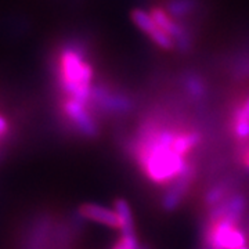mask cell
<instances>
[{"label":"cell","instance_id":"1","mask_svg":"<svg viewBox=\"0 0 249 249\" xmlns=\"http://www.w3.org/2000/svg\"><path fill=\"white\" fill-rule=\"evenodd\" d=\"M93 65L88 61L86 46L80 42H67L57 53L55 80L64 97H71L89 106Z\"/></svg>","mask_w":249,"mask_h":249},{"label":"cell","instance_id":"2","mask_svg":"<svg viewBox=\"0 0 249 249\" xmlns=\"http://www.w3.org/2000/svg\"><path fill=\"white\" fill-rule=\"evenodd\" d=\"M89 107L94 114L122 116L133 111L134 100L130 94L112 89L106 83H93L90 91Z\"/></svg>","mask_w":249,"mask_h":249},{"label":"cell","instance_id":"3","mask_svg":"<svg viewBox=\"0 0 249 249\" xmlns=\"http://www.w3.org/2000/svg\"><path fill=\"white\" fill-rule=\"evenodd\" d=\"M240 223L227 219L206 220L202 229V245L209 249H238L247 245V235Z\"/></svg>","mask_w":249,"mask_h":249},{"label":"cell","instance_id":"4","mask_svg":"<svg viewBox=\"0 0 249 249\" xmlns=\"http://www.w3.org/2000/svg\"><path fill=\"white\" fill-rule=\"evenodd\" d=\"M62 116L67 119V124L75 133H78L85 139H96L100 134L96 114L90 109L89 106L80 103L71 97H64L61 100Z\"/></svg>","mask_w":249,"mask_h":249},{"label":"cell","instance_id":"5","mask_svg":"<svg viewBox=\"0 0 249 249\" xmlns=\"http://www.w3.org/2000/svg\"><path fill=\"white\" fill-rule=\"evenodd\" d=\"M150 14L155 19V22L175 40L176 49L180 53L186 54L193 49L194 36L184 21H178L173 18L163 7H158V6L152 7L150 10Z\"/></svg>","mask_w":249,"mask_h":249},{"label":"cell","instance_id":"6","mask_svg":"<svg viewBox=\"0 0 249 249\" xmlns=\"http://www.w3.org/2000/svg\"><path fill=\"white\" fill-rule=\"evenodd\" d=\"M196 165L190 162L184 172L175 181H172L169 186H166V191L160 198V206L165 212H175L181 205L190 191V187L193 186L196 180Z\"/></svg>","mask_w":249,"mask_h":249},{"label":"cell","instance_id":"7","mask_svg":"<svg viewBox=\"0 0 249 249\" xmlns=\"http://www.w3.org/2000/svg\"><path fill=\"white\" fill-rule=\"evenodd\" d=\"M130 17H132L134 25L148 36L158 47L163 49V50H168V52L176 49L175 40L155 22V19L152 18L150 13H147L142 9H134L130 13Z\"/></svg>","mask_w":249,"mask_h":249},{"label":"cell","instance_id":"8","mask_svg":"<svg viewBox=\"0 0 249 249\" xmlns=\"http://www.w3.org/2000/svg\"><path fill=\"white\" fill-rule=\"evenodd\" d=\"M78 213L82 216V219L91 220L94 223L104 224L109 229H122V220L116 211H111L108 208H104L97 204H83L78 209Z\"/></svg>","mask_w":249,"mask_h":249},{"label":"cell","instance_id":"9","mask_svg":"<svg viewBox=\"0 0 249 249\" xmlns=\"http://www.w3.org/2000/svg\"><path fill=\"white\" fill-rule=\"evenodd\" d=\"M181 86L187 96L196 103H201L208 97V85L198 72H184L181 76Z\"/></svg>","mask_w":249,"mask_h":249},{"label":"cell","instance_id":"10","mask_svg":"<svg viewBox=\"0 0 249 249\" xmlns=\"http://www.w3.org/2000/svg\"><path fill=\"white\" fill-rule=\"evenodd\" d=\"M199 7V0H166L165 7L173 18L178 21H184L193 16Z\"/></svg>","mask_w":249,"mask_h":249},{"label":"cell","instance_id":"11","mask_svg":"<svg viewBox=\"0 0 249 249\" xmlns=\"http://www.w3.org/2000/svg\"><path fill=\"white\" fill-rule=\"evenodd\" d=\"M230 126H231L232 137L235 140L241 142L249 140V118L237 106L232 109Z\"/></svg>","mask_w":249,"mask_h":249},{"label":"cell","instance_id":"12","mask_svg":"<svg viewBox=\"0 0 249 249\" xmlns=\"http://www.w3.org/2000/svg\"><path fill=\"white\" fill-rule=\"evenodd\" d=\"M231 194V184L230 183H217L212 186L204 196V205L206 209H211L217 204H220L223 199Z\"/></svg>","mask_w":249,"mask_h":249},{"label":"cell","instance_id":"13","mask_svg":"<svg viewBox=\"0 0 249 249\" xmlns=\"http://www.w3.org/2000/svg\"><path fill=\"white\" fill-rule=\"evenodd\" d=\"M230 71L234 79H249V50H240L232 57Z\"/></svg>","mask_w":249,"mask_h":249},{"label":"cell","instance_id":"14","mask_svg":"<svg viewBox=\"0 0 249 249\" xmlns=\"http://www.w3.org/2000/svg\"><path fill=\"white\" fill-rule=\"evenodd\" d=\"M115 205L116 213L119 214L121 220H122V232H133L134 231V220H133V213H132V209L129 204L122 199V198H118L114 201Z\"/></svg>","mask_w":249,"mask_h":249},{"label":"cell","instance_id":"15","mask_svg":"<svg viewBox=\"0 0 249 249\" xmlns=\"http://www.w3.org/2000/svg\"><path fill=\"white\" fill-rule=\"evenodd\" d=\"M10 133V124L4 116L0 114V139L7 137Z\"/></svg>","mask_w":249,"mask_h":249},{"label":"cell","instance_id":"16","mask_svg":"<svg viewBox=\"0 0 249 249\" xmlns=\"http://www.w3.org/2000/svg\"><path fill=\"white\" fill-rule=\"evenodd\" d=\"M240 160L241 163H242V166L247 170H249V148L242 150V152H241L240 155Z\"/></svg>","mask_w":249,"mask_h":249},{"label":"cell","instance_id":"17","mask_svg":"<svg viewBox=\"0 0 249 249\" xmlns=\"http://www.w3.org/2000/svg\"><path fill=\"white\" fill-rule=\"evenodd\" d=\"M238 249H249V247H247V245H244V247H241V248Z\"/></svg>","mask_w":249,"mask_h":249},{"label":"cell","instance_id":"18","mask_svg":"<svg viewBox=\"0 0 249 249\" xmlns=\"http://www.w3.org/2000/svg\"><path fill=\"white\" fill-rule=\"evenodd\" d=\"M201 249H209L208 247H205V245H201Z\"/></svg>","mask_w":249,"mask_h":249}]
</instances>
